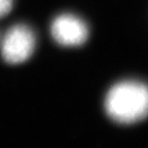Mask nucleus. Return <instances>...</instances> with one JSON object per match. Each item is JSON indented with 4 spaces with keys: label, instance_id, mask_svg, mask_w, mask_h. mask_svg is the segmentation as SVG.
I'll use <instances>...</instances> for the list:
<instances>
[{
    "label": "nucleus",
    "instance_id": "f257e3e1",
    "mask_svg": "<svg viewBox=\"0 0 148 148\" xmlns=\"http://www.w3.org/2000/svg\"><path fill=\"white\" fill-rule=\"evenodd\" d=\"M106 114L114 123L133 125L148 117V86L138 80H123L107 92Z\"/></svg>",
    "mask_w": 148,
    "mask_h": 148
},
{
    "label": "nucleus",
    "instance_id": "f03ea898",
    "mask_svg": "<svg viewBox=\"0 0 148 148\" xmlns=\"http://www.w3.org/2000/svg\"><path fill=\"white\" fill-rule=\"evenodd\" d=\"M36 38L33 30L25 24L9 28L1 42V55L7 64L18 65L26 62L33 55Z\"/></svg>",
    "mask_w": 148,
    "mask_h": 148
},
{
    "label": "nucleus",
    "instance_id": "7ed1b4c3",
    "mask_svg": "<svg viewBox=\"0 0 148 148\" xmlns=\"http://www.w3.org/2000/svg\"><path fill=\"white\" fill-rule=\"evenodd\" d=\"M51 34L63 46H78L88 40L90 30L82 18L72 14L57 16L51 22Z\"/></svg>",
    "mask_w": 148,
    "mask_h": 148
},
{
    "label": "nucleus",
    "instance_id": "20e7f679",
    "mask_svg": "<svg viewBox=\"0 0 148 148\" xmlns=\"http://www.w3.org/2000/svg\"><path fill=\"white\" fill-rule=\"evenodd\" d=\"M14 5V0H0V18H3L10 12Z\"/></svg>",
    "mask_w": 148,
    "mask_h": 148
}]
</instances>
